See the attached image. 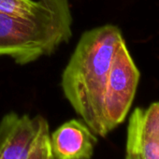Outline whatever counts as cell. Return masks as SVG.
<instances>
[{
  "instance_id": "ba28073f",
  "label": "cell",
  "mask_w": 159,
  "mask_h": 159,
  "mask_svg": "<svg viewBox=\"0 0 159 159\" xmlns=\"http://www.w3.org/2000/svg\"><path fill=\"white\" fill-rule=\"evenodd\" d=\"M27 159H54L50 145V128L45 129L40 135Z\"/></svg>"
},
{
  "instance_id": "8992f818",
  "label": "cell",
  "mask_w": 159,
  "mask_h": 159,
  "mask_svg": "<svg viewBox=\"0 0 159 159\" xmlns=\"http://www.w3.org/2000/svg\"><path fill=\"white\" fill-rule=\"evenodd\" d=\"M98 136L83 121L71 119L50 134L54 159H91Z\"/></svg>"
},
{
  "instance_id": "6da1fadb",
  "label": "cell",
  "mask_w": 159,
  "mask_h": 159,
  "mask_svg": "<svg viewBox=\"0 0 159 159\" xmlns=\"http://www.w3.org/2000/svg\"><path fill=\"white\" fill-rule=\"evenodd\" d=\"M125 39L121 30L105 25L85 31L66 64L61 79L63 93L92 132L106 137L103 101L113 55Z\"/></svg>"
},
{
  "instance_id": "52a82bcc",
  "label": "cell",
  "mask_w": 159,
  "mask_h": 159,
  "mask_svg": "<svg viewBox=\"0 0 159 159\" xmlns=\"http://www.w3.org/2000/svg\"><path fill=\"white\" fill-rule=\"evenodd\" d=\"M45 0H0V14L15 18H31L40 12Z\"/></svg>"
},
{
  "instance_id": "277c9868",
  "label": "cell",
  "mask_w": 159,
  "mask_h": 159,
  "mask_svg": "<svg viewBox=\"0 0 159 159\" xmlns=\"http://www.w3.org/2000/svg\"><path fill=\"white\" fill-rule=\"evenodd\" d=\"M47 128L49 124L41 115L5 114L0 120V159H27Z\"/></svg>"
},
{
  "instance_id": "7a4b0ae2",
  "label": "cell",
  "mask_w": 159,
  "mask_h": 159,
  "mask_svg": "<svg viewBox=\"0 0 159 159\" xmlns=\"http://www.w3.org/2000/svg\"><path fill=\"white\" fill-rule=\"evenodd\" d=\"M71 35L69 0H45L42 11L31 18L0 14V56L25 65L52 53Z\"/></svg>"
},
{
  "instance_id": "3957f363",
  "label": "cell",
  "mask_w": 159,
  "mask_h": 159,
  "mask_svg": "<svg viewBox=\"0 0 159 159\" xmlns=\"http://www.w3.org/2000/svg\"><path fill=\"white\" fill-rule=\"evenodd\" d=\"M140 73L123 39L113 55L103 101L106 135L121 125L132 106Z\"/></svg>"
},
{
  "instance_id": "5b68a950",
  "label": "cell",
  "mask_w": 159,
  "mask_h": 159,
  "mask_svg": "<svg viewBox=\"0 0 159 159\" xmlns=\"http://www.w3.org/2000/svg\"><path fill=\"white\" fill-rule=\"evenodd\" d=\"M125 159H159V102L131 113Z\"/></svg>"
}]
</instances>
